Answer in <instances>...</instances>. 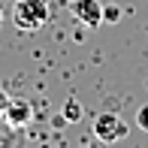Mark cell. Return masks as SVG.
<instances>
[{
  "mask_svg": "<svg viewBox=\"0 0 148 148\" xmlns=\"http://www.w3.org/2000/svg\"><path fill=\"white\" fill-rule=\"evenodd\" d=\"M136 124L148 133V103H145V106H139V112H136Z\"/></svg>",
  "mask_w": 148,
  "mask_h": 148,
  "instance_id": "cell-5",
  "label": "cell"
},
{
  "mask_svg": "<svg viewBox=\"0 0 148 148\" xmlns=\"http://www.w3.org/2000/svg\"><path fill=\"white\" fill-rule=\"evenodd\" d=\"M64 115H66V118H73V121L79 118V103H76V100H66V106H64Z\"/></svg>",
  "mask_w": 148,
  "mask_h": 148,
  "instance_id": "cell-6",
  "label": "cell"
},
{
  "mask_svg": "<svg viewBox=\"0 0 148 148\" xmlns=\"http://www.w3.org/2000/svg\"><path fill=\"white\" fill-rule=\"evenodd\" d=\"M9 100H12V97H9V94H6L3 88H0V121L6 118V106H9Z\"/></svg>",
  "mask_w": 148,
  "mask_h": 148,
  "instance_id": "cell-8",
  "label": "cell"
},
{
  "mask_svg": "<svg viewBox=\"0 0 148 148\" xmlns=\"http://www.w3.org/2000/svg\"><path fill=\"white\" fill-rule=\"evenodd\" d=\"M33 118V106L27 100H9V106H6V118L12 127H27V121Z\"/></svg>",
  "mask_w": 148,
  "mask_h": 148,
  "instance_id": "cell-4",
  "label": "cell"
},
{
  "mask_svg": "<svg viewBox=\"0 0 148 148\" xmlns=\"http://www.w3.org/2000/svg\"><path fill=\"white\" fill-rule=\"evenodd\" d=\"M51 9H49V0H15L12 6V21H15L18 30H39L45 21H49Z\"/></svg>",
  "mask_w": 148,
  "mask_h": 148,
  "instance_id": "cell-1",
  "label": "cell"
},
{
  "mask_svg": "<svg viewBox=\"0 0 148 148\" xmlns=\"http://www.w3.org/2000/svg\"><path fill=\"white\" fill-rule=\"evenodd\" d=\"M70 9H73V15H76V21H82L85 27L103 24V6H100V0H73Z\"/></svg>",
  "mask_w": 148,
  "mask_h": 148,
  "instance_id": "cell-3",
  "label": "cell"
},
{
  "mask_svg": "<svg viewBox=\"0 0 148 148\" xmlns=\"http://www.w3.org/2000/svg\"><path fill=\"white\" fill-rule=\"evenodd\" d=\"M115 18H121L118 6H103V21H115Z\"/></svg>",
  "mask_w": 148,
  "mask_h": 148,
  "instance_id": "cell-7",
  "label": "cell"
},
{
  "mask_svg": "<svg viewBox=\"0 0 148 148\" xmlns=\"http://www.w3.org/2000/svg\"><path fill=\"white\" fill-rule=\"evenodd\" d=\"M127 121L115 115V112H100V115H94V136L100 139V142H118V139L127 136Z\"/></svg>",
  "mask_w": 148,
  "mask_h": 148,
  "instance_id": "cell-2",
  "label": "cell"
},
{
  "mask_svg": "<svg viewBox=\"0 0 148 148\" xmlns=\"http://www.w3.org/2000/svg\"><path fill=\"white\" fill-rule=\"evenodd\" d=\"M0 21H3V12H0Z\"/></svg>",
  "mask_w": 148,
  "mask_h": 148,
  "instance_id": "cell-9",
  "label": "cell"
}]
</instances>
